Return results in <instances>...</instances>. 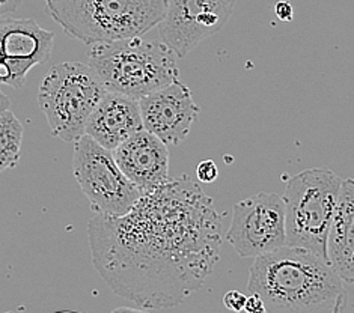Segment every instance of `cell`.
<instances>
[{"mask_svg": "<svg viewBox=\"0 0 354 313\" xmlns=\"http://www.w3.org/2000/svg\"><path fill=\"white\" fill-rule=\"evenodd\" d=\"M20 3L21 0H0V20L11 17V14L17 11Z\"/></svg>", "mask_w": 354, "mask_h": 313, "instance_id": "obj_20", "label": "cell"}, {"mask_svg": "<svg viewBox=\"0 0 354 313\" xmlns=\"http://www.w3.org/2000/svg\"><path fill=\"white\" fill-rule=\"evenodd\" d=\"M118 166L142 193L166 184L169 178V152L166 143L142 129L112 151Z\"/></svg>", "mask_w": 354, "mask_h": 313, "instance_id": "obj_12", "label": "cell"}, {"mask_svg": "<svg viewBox=\"0 0 354 313\" xmlns=\"http://www.w3.org/2000/svg\"><path fill=\"white\" fill-rule=\"evenodd\" d=\"M139 107L143 129L166 145H178L187 139L201 112L192 91L180 79L142 97Z\"/></svg>", "mask_w": 354, "mask_h": 313, "instance_id": "obj_11", "label": "cell"}, {"mask_svg": "<svg viewBox=\"0 0 354 313\" xmlns=\"http://www.w3.org/2000/svg\"><path fill=\"white\" fill-rule=\"evenodd\" d=\"M237 0H167L158 23V37L178 57L187 56L202 41L223 29Z\"/></svg>", "mask_w": 354, "mask_h": 313, "instance_id": "obj_9", "label": "cell"}, {"mask_svg": "<svg viewBox=\"0 0 354 313\" xmlns=\"http://www.w3.org/2000/svg\"><path fill=\"white\" fill-rule=\"evenodd\" d=\"M244 312L248 313H264L266 306L263 298L258 294H250L246 300V306H244Z\"/></svg>", "mask_w": 354, "mask_h": 313, "instance_id": "obj_18", "label": "cell"}, {"mask_svg": "<svg viewBox=\"0 0 354 313\" xmlns=\"http://www.w3.org/2000/svg\"><path fill=\"white\" fill-rule=\"evenodd\" d=\"M342 180L328 167H312L288 180L283 193L285 244L308 249L327 260L328 231Z\"/></svg>", "mask_w": 354, "mask_h": 313, "instance_id": "obj_5", "label": "cell"}, {"mask_svg": "<svg viewBox=\"0 0 354 313\" xmlns=\"http://www.w3.org/2000/svg\"><path fill=\"white\" fill-rule=\"evenodd\" d=\"M94 267L138 309H167L198 292L221 259L222 216L189 175L143 193L120 217L88 225Z\"/></svg>", "mask_w": 354, "mask_h": 313, "instance_id": "obj_1", "label": "cell"}, {"mask_svg": "<svg viewBox=\"0 0 354 313\" xmlns=\"http://www.w3.org/2000/svg\"><path fill=\"white\" fill-rule=\"evenodd\" d=\"M274 12L277 15V19H281L282 21H291L294 19V8L290 2H277L274 6Z\"/></svg>", "mask_w": 354, "mask_h": 313, "instance_id": "obj_19", "label": "cell"}, {"mask_svg": "<svg viewBox=\"0 0 354 313\" xmlns=\"http://www.w3.org/2000/svg\"><path fill=\"white\" fill-rule=\"evenodd\" d=\"M246 300L248 295H244L240 291H230L225 294L223 297V304L226 309H230L232 312H244V306H246Z\"/></svg>", "mask_w": 354, "mask_h": 313, "instance_id": "obj_17", "label": "cell"}, {"mask_svg": "<svg viewBox=\"0 0 354 313\" xmlns=\"http://www.w3.org/2000/svg\"><path fill=\"white\" fill-rule=\"evenodd\" d=\"M48 14L86 46L147 35L158 26L167 0H46Z\"/></svg>", "mask_w": 354, "mask_h": 313, "instance_id": "obj_4", "label": "cell"}, {"mask_svg": "<svg viewBox=\"0 0 354 313\" xmlns=\"http://www.w3.org/2000/svg\"><path fill=\"white\" fill-rule=\"evenodd\" d=\"M327 260L342 282L354 283V180H342L327 238Z\"/></svg>", "mask_w": 354, "mask_h": 313, "instance_id": "obj_14", "label": "cell"}, {"mask_svg": "<svg viewBox=\"0 0 354 313\" xmlns=\"http://www.w3.org/2000/svg\"><path fill=\"white\" fill-rule=\"evenodd\" d=\"M73 173L95 214L124 216L143 194L118 166L113 152L88 134L74 142Z\"/></svg>", "mask_w": 354, "mask_h": 313, "instance_id": "obj_7", "label": "cell"}, {"mask_svg": "<svg viewBox=\"0 0 354 313\" xmlns=\"http://www.w3.org/2000/svg\"><path fill=\"white\" fill-rule=\"evenodd\" d=\"M24 129L11 108L0 113V173L20 162Z\"/></svg>", "mask_w": 354, "mask_h": 313, "instance_id": "obj_15", "label": "cell"}, {"mask_svg": "<svg viewBox=\"0 0 354 313\" xmlns=\"http://www.w3.org/2000/svg\"><path fill=\"white\" fill-rule=\"evenodd\" d=\"M106 92L88 64L68 61L52 66L38 91V106L52 136L68 143L80 139Z\"/></svg>", "mask_w": 354, "mask_h": 313, "instance_id": "obj_6", "label": "cell"}, {"mask_svg": "<svg viewBox=\"0 0 354 313\" xmlns=\"http://www.w3.org/2000/svg\"><path fill=\"white\" fill-rule=\"evenodd\" d=\"M142 129L139 99L116 92H106L92 110L85 134L101 146L113 151Z\"/></svg>", "mask_w": 354, "mask_h": 313, "instance_id": "obj_13", "label": "cell"}, {"mask_svg": "<svg viewBox=\"0 0 354 313\" xmlns=\"http://www.w3.org/2000/svg\"><path fill=\"white\" fill-rule=\"evenodd\" d=\"M11 108V101H10V97H8L5 92L0 91V113L5 112V110Z\"/></svg>", "mask_w": 354, "mask_h": 313, "instance_id": "obj_21", "label": "cell"}, {"mask_svg": "<svg viewBox=\"0 0 354 313\" xmlns=\"http://www.w3.org/2000/svg\"><path fill=\"white\" fill-rule=\"evenodd\" d=\"M196 176L201 182H214L218 178V167L213 160H205L198 164L196 167Z\"/></svg>", "mask_w": 354, "mask_h": 313, "instance_id": "obj_16", "label": "cell"}, {"mask_svg": "<svg viewBox=\"0 0 354 313\" xmlns=\"http://www.w3.org/2000/svg\"><path fill=\"white\" fill-rule=\"evenodd\" d=\"M241 258H257L285 245V204L274 193H258L234 207L226 232Z\"/></svg>", "mask_w": 354, "mask_h": 313, "instance_id": "obj_8", "label": "cell"}, {"mask_svg": "<svg viewBox=\"0 0 354 313\" xmlns=\"http://www.w3.org/2000/svg\"><path fill=\"white\" fill-rule=\"evenodd\" d=\"M88 65L107 92L140 99L180 79L174 50L145 35L91 46Z\"/></svg>", "mask_w": 354, "mask_h": 313, "instance_id": "obj_3", "label": "cell"}, {"mask_svg": "<svg viewBox=\"0 0 354 313\" xmlns=\"http://www.w3.org/2000/svg\"><path fill=\"white\" fill-rule=\"evenodd\" d=\"M53 50V32L32 19L0 20V84L20 89L29 71L46 64Z\"/></svg>", "mask_w": 354, "mask_h": 313, "instance_id": "obj_10", "label": "cell"}, {"mask_svg": "<svg viewBox=\"0 0 354 313\" xmlns=\"http://www.w3.org/2000/svg\"><path fill=\"white\" fill-rule=\"evenodd\" d=\"M248 291L258 294L266 312H341L347 303L342 278L328 260L296 245L257 256Z\"/></svg>", "mask_w": 354, "mask_h": 313, "instance_id": "obj_2", "label": "cell"}]
</instances>
